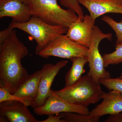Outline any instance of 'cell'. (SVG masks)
Here are the masks:
<instances>
[{
	"label": "cell",
	"mask_w": 122,
	"mask_h": 122,
	"mask_svg": "<svg viewBox=\"0 0 122 122\" xmlns=\"http://www.w3.org/2000/svg\"><path fill=\"white\" fill-rule=\"evenodd\" d=\"M29 54L14 30L0 47V80L11 93H15L29 75L21 62Z\"/></svg>",
	"instance_id": "1"
},
{
	"label": "cell",
	"mask_w": 122,
	"mask_h": 122,
	"mask_svg": "<svg viewBox=\"0 0 122 122\" xmlns=\"http://www.w3.org/2000/svg\"><path fill=\"white\" fill-rule=\"evenodd\" d=\"M29 7L32 16L45 22L68 28L70 25L79 18L70 9H64L58 5L57 0H22Z\"/></svg>",
	"instance_id": "2"
},
{
	"label": "cell",
	"mask_w": 122,
	"mask_h": 122,
	"mask_svg": "<svg viewBox=\"0 0 122 122\" xmlns=\"http://www.w3.org/2000/svg\"><path fill=\"white\" fill-rule=\"evenodd\" d=\"M100 84L87 74L71 86L54 91L69 102L87 107L102 99L105 92Z\"/></svg>",
	"instance_id": "3"
},
{
	"label": "cell",
	"mask_w": 122,
	"mask_h": 122,
	"mask_svg": "<svg viewBox=\"0 0 122 122\" xmlns=\"http://www.w3.org/2000/svg\"><path fill=\"white\" fill-rule=\"evenodd\" d=\"M11 22L14 28L24 31L35 40L37 43L35 49L37 55L58 37L66 34L68 30L64 26L51 25L34 16L24 23H17L13 21Z\"/></svg>",
	"instance_id": "4"
},
{
	"label": "cell",
	"mask_w": 122,
	"mask_h": 122,
	"mask_svg": "<svg viewBox=\"0 0 122 122\" xmlns=\"http://www.w3.org/2000/svg\"><path fill=\"white\" fill-rule=\"evenodd\" d=\"M112 37L111 33H105L98 26H94L92 40L87 56L90 68L87 74L97 82H99L101 79L111 77L110 73L105 69L103 58L99 50V46L103 39H107L111 41Z\"/></svg>",
	"instance_id": "5"
},
{
	"label": "cell",
	"mask_w": 122,
	"mask_h": 122,
	"mask_svg": "<svg viewBox=\"0 0 122 122\" xmlns=\"http://www.w3.org/2000/svg\"><path fill=\"white\" fill-rule=\"evenodd\" d=\"M88 51V47L62 34L51 41L37 55L44 58L54 56L70 59L74 57H87Z\"/></svg>",
	"instance_id": "6"
},
{
	"label": "cell",
	"mask_w": 122,
	"mask_h": 122,
	"mask_svg": "<svg viewBox=\"0 0 122 122\" xmlns=\"http://www.w3.org/2000/svg\"><path fill=\"white\" fill-rule=\"evenodd\" d=\"M34 112L39 115L57 114L64 112H73L90 115L87 107L76 105L67 102L51 90L50 94L42 106L34 109Z\"/></svg>",
	"instance_id": "7"
},
{
	"label": "cell",
	"mask_w": 122,
	"mask_h": 122,
	"mask_svg": "<svg viewBox=\"0 0 122 122\" xmlns=\"http://www.w3.org/2000/svg\"><path fill=\"white\" fill-rule=\"evenodd\" d=\"M68 63V61H63L58 62L55 65L47 63L42 66L41 70L38 93L30 105L32 108H38L44 105L50 94L51 86L55 77L59 71Z\"/></svg>",
	"instance_id": "8"
},
{
	"label": "cell",
	"mask_w": 122,
	"mask_h": 122,
	"mask_svg": "<svg viewBox=\"0 0 122 122\" xmlns=\"http://www.w3.org/2000/svg\"><path fill=\"white\" fill-rule=\"evenodd\" d=\"M24 103L16 101L0 103V122H40Z\"/></svg>",
	"instance_id": "9"
},
{
	"label": "cell",
	"mask_w": 122,
	"mask_h": 122,
	"mask_svg": "<svg viewBox=\"0 0 122 122\" xmlns=\"http://www.w3.org/2000/svg\"><path fill=\"white\" fill-rule=\"evenodd\" d=\"M95 21L90 15H85L82 20L79 18L70 25L66 35L70 39L89 48L92 40Z\"/></svg>",
	"instance_id": "10"
},
{
	"label": "cell",
	"mask_w": 122,
	"mask_h": 122,
	"mask_svg": "<svg viewBox=\"0 0 122 122\" xmlns=\"http://www.w3.org/2000/svg\"><path fill=\"white\" fill-rule=\"evenodd\" d=\"M29 7L22 0H0V18L11 17L17 23L28 21L32 17Z\"/></svg>",
	"instance_id": "11"
},
{
	"label": "cell",
	"mask_w": 122,
	"mask_h": 122,
	"mask_svg": "<svg viewBox=\"0 0 122 122\" xmlns=\"http://www.w3.org/2000/svg\"><path fill=\"white\" fill-rule=\"evenodd\" d=\"M86 8L90 15L96 20L108 13L122 14V0H77Z\"/></svg>",
	"instance_id": "12"
},
{
	"label": "cell",
	"mask_w": 122,
	"mask_h": 122,
	"mask_svg": "<svg viewBox=\"0 0 122 122\" xmlns=\"http://www.w3.org/2000/svg\"><path fill=\"white\" fill-rule=\"evenodd\" d=\"M102 102L97 105L90 115L93 116H101L112 115L122 112V94L115 91L105 93Z\"/></svg>",
	"instance_id": "13"
},
{
	"label": "cell",
	"mask_w": 122,
	"mask_h": 122,
	"mask_svg": "<svg viewBox=\"0 0 122 122\" xmlns=\"http://www.w3.org/2000/svg\"><path fill=\"white\" fill-rule=\"evenodd\" d=\"M41 75V70L28 75L13 94L21 97L30 99L33 101L38 93Z\"/></svg>",
	"instance_id": "14"
},
{
	"label": "cell",
	"mask_w": 122,
	"mask_h": 122,
	"mask_svg": "<svg viewBox=\"0 0 122 122\" xmlns=\"http://www.w3.org/2000/svg\"><path fill=\"white\" fill-rule=\"evenodd\" d=\"M70 59L72 62V65L65 76V85L64 87L71 86L79 80L86 72L84 66L88 62L86 57H74Z\"/></svg>",
	"instance_id": "15"
},
{
	"label": "cell",
	"mask_w": 122,
	"mask_h": 122,
	"mask_svg": "<svg viewBox=\"0 0 122 122\" xmlns=\"http://www.w3.org/2000/svg\"><path fill=\"white\" fill-rule=\"evenodd\" d=\"M60 114L64 122H98L100 118L99 116L73 112H64Z\"/></svg>",
	"instance_id": "16"
},
{
	"label": "cell",
	"mask_w": 122,
	"mask_h": 122,
	"mask_svg": "<svg viewBox=\"0 0 122 122\" xmlns=\"http://www.w3.org/2000/svg\"><path fill=\"white\" fill-rule=\"evenodd\" d=\"M8 101H19L24 103L27 106H30L32 100L27 98L21 97L11 93L4 86L2 82H0V103Z\"/></svg>",
	"instance_id": "17"
},
{
	"label": "cell",
	"mask_w": 122,
	"mask_h": 122,
	"mask_svg": "<svg viewBox=\"0 0 122 122\" xmlns=\"http://www.w3.org/2000/svg\"><path fill=\"white\" fill-rule=\"evenodd\" d=\"M105 68L110 65H118L122 63V43L116 44L115 50L109 54L102 56Z\"/></svg>",
	"instance_id": "18"
},
{
	"label": "cell",
	"mask_w": 122,
	"mask_h": 122,
	"mask_svg": "<svg viewBox=\"0 0 122 122\" xmlns=\"http://www.w3.org/2000/svg\"><path fill=\"white\" fill-rule=\"evenodd\" d=\"M102 20L111 27L116 34L117 41L116 44L122 43V20L117 22L109 16L103 15Z\"/></svg>",
	"instance_id": "19"
},
{
	"label": "cell",
	"mask_w": 122,
	"mask_h": 122,
	"mask_svg": "<svg viewBox=\"0 0 122 122\" xmlns=\"http://www.w3.org/2000/svg\"><path fill=\"white\" fill-rule=\"evenodd\" d=\"M99 82L106 87L109 91H115L122 94V78L111 77L101 79L99 80Z\"/></svg>",
	"instance_id": "20"
},
{
	"label": "cell",
	"mask_w": 122,
	"mask_h": 122,
	"mask_svg": "<svg viewBox=\"0 0 122 122\" xmlns=\"http://www.w3.org/2000/svg\"><path fill=\"white\" fill-rule=\"evenodd\" d=\"M60 2L66 8L73 10L81 20H83L85 16L84 13L77 0H60Z\"/></svg>",
	"instance_id": "21"
},
{
	"label": "cell",
	"mask_w": 122,
	"mask_h": 122,
	"mask_svg": "<svg viewBox=\"0 0 122 122\" xmlns=\"http://www.w3.org/2000/svg\"><path fill=\"white\" fill-rule=\"evenodd\" d=\"M14 29L11 22L7 28L0 32V47H1L5 41L9 36Z\"/></svg>",
	"instance_id": "22"
},
{
	"label": "cell",
	"mask_w": 122,
	"mask_h": 122,
	"mask_svg": "<svg viewBox=\"0 0 122 122\" xmlns=\"http://www.w3.org/2000/svg\"><path fill=\"white\" fill-rule=\"evenodd\" d=\"M105 122H122V112L110 115Z\"/></svg>",
	"instance_id": "23"
},
{
	"label": "cell",
	"mask_w": 122,
	"mask_h": 122,
	"mask_svg": "<svg viewBox=\"0 0 122 122\" xmlns=\"http://www.w3.org/2000/svg\"><path fill=\"white\" fill-rule=\"evenodd\" d=\"M49 117L45 120L40 121V122H64L62 119L61 116V114H56V115H50Z\"/></svg>",
	"instance_id": "24"
},
{
	"label": "cell",
	"mask_w": 122,
	"mask_h": 122,
	"mask_svg": "<svg viewBox=\"0 0 122 122\" xmlns=\"http://www.w3.org/2000/svg\"><path fill=\"white\" fill-rule=\"evenodd\" d=\"M119 78H122V73L121 74V75H120V76L119 77Z\"/></svg>",
	"instance_id": "25"
}]
</instances>
